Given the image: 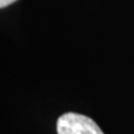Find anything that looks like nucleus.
<instances>
[{
  "instance_id": "obj_1",
  "label": "nucleus",
  "mask_w": 134,
  "mask_h": 134,
  "mask_svg": "<svg viewBox=\"0 0 134 134\" xmlns=\"http://www.w3.org/2000/svg\"><path fill=\"white\" fill-rule=\"evenodd\" d=\"M58 134H104L92 119L78 113H65L57 120Z\"/></svg>"
},
{
  "instance_id": "obj_2",
  "label": "nucleus",
  "mask_w": 134,
  "mask_h": 134,
  "mask_svg": "<svg viewBox=\"0 0 134 134\" xmlns=\"http://www.w3.org/2000/svg\"><path fill=\"white\" fill-rule=\"evenodd\" d=\"M17 0H0V8H5L7 6L11 5V3L16 2Z\"/></svg>"
}]
</instances>
